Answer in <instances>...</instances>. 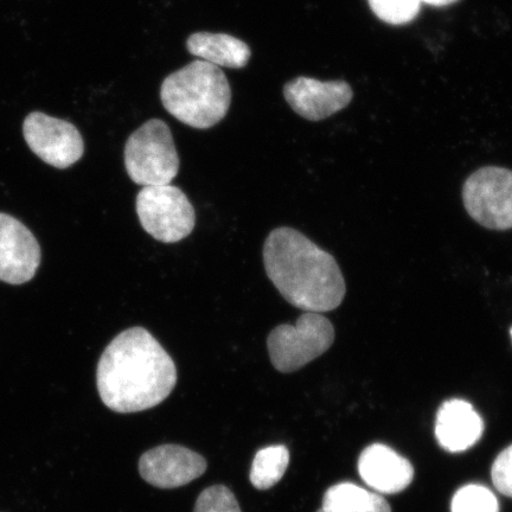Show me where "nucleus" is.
I'll list each match as a JSON object with an SVG mask.
<instances>
[{
	"mask_svg": "<svg viewBox=\"0 0 512 512\" xmlns=\"http://www.w3.org/2000/svg\"><path fill=\"white\" fill-rule=\"evenodd\" d=\"M176 384L175 362L144 328L127 329L115 337L96 370L100 398L115 413L156 407L169 398Z\"/></svg>",
	"mask_w": 512,
	"mask_h": 512,
	"instance_id": "1",
	"label": "nucleus"
},
{
	"mask_svg": "<svg viewBox=\"0 0 512 512\" xmlns=\"http://www.w3.org/2000/svg\"><path fill=\"white\" fill-rule=\"evenodd\" d=\"M264 264L281 296L304 312L334 311L347 294L334 256L296 229L280 227L268 235Z\"/></svg>",
	"mask_w": 512,
	"mask_h": 512,
	"instance_id": "2",
	"label": "nucleus"
},
{
	"mask_svg": "<svg viewBox=\"0 0 512 512\" xmlns=\"http://www.w3.org/2000/svg\"><path fill=\"white\" fill-rule=\"evenodd\" d=\"M160 100L181 123L207 130L226 117L232 88L220 67L196 60L163 81Z\"/></svg>",
	"mask_w": 512,
	"mask_h": 512,
	"instance_id": "3",
	"label": "nucleus"
},
{
	"mask_svg": "<svg viewBox=\"0 0 512 512\" xmlns=\"http://www.w3.org/2000/svg\"><path fill=\"white\" fill-rule=\"evenodd\" d=\"M128 176L142 187L168 185L179 171V157L170 127L159 119L146 121L125 145Z\"/></svg>",
	"mask_w": 512,
	"mask_h": 512,
	"instance_id": "4",
	"label": "nucleus"
},
{
	"mask_svg": "<svg viewBox=\"0 0 512 512\" xmlns=\"http://www.w3.org/2000/svg\"><path fill=\"white\" fill-rule=\"evenodd\" d=\"M335 342V328L320 313L305 312L296 325L283 324L267 338V349L273 367L291 374L325 354Z\"/></svg>",
	"mask_w": 512,
	"mask_h": 512,
	"instance_id": "5",
	"label": "nucleus"
},
{
	"mask_svg": "<svg viewBox=\"0 0 512 512\" xmlns=\"http://www.w3.org/2000/svg\"><path fill=\"white\" fill-rule=\"evenodd\" d=\"M136 206L140 224L157 241H182L195 228V209L187 195L174 185L143 187L137 196Z\"/></svg>",
	"mask_w": 512,
	"mask_h": 512,
	"instance_id": "6",
	"label": "nucleus"
},
{
	"mask_svg": "<svg viewBox=\"0 0 512 512\" xmlns=\"http://www.w3.org/2000/svg\"><path fill=\"white\" fill-rule=\"evenodd\" d=\"M464 207L480 226L512 229V171L499 166H485L466 179L463 187Z\"/></svg>",
	"mask_w": 512,
	"mask_h": 512,
	"instance_id": "7",
	"label": "nucleus"
},
{
	"mask_svg": "<svg viewBox=\"0 0 512 512\" xmlns=\"http://www.w3.org/2000/svg\"><path fill=\"white\" fill-rule=\"evenodd\" d=\"M23 134L31 151L57 169H67L79 162L85 152L78 128L42 112H32L25 118Z\"/></svg>",
	"mask_w": 512,
	"mask_h": 512,
	"instance_id": "8",
	"label": "nucleus"
},
{
	"mask_svg": "<svg viewBox=\"0 0 512 512\" xmlns=\"http://www.w3.org/2000/svg\"><path fill=\"white\" fill-rule=\"evenodd\" d=\"M207 460L200 453L181 445H162L143 454L140 476L159 489H177L194 482L207 471Z\"/></svg>",
	"mask_w": 512,
	"mask_h": 512,
	"instance_id": "9",
	"label": "nucleus"
},
{
	"mask_svg": "<svg viewBox=\"0 0 512 512\" xmlns=\"http://www.w3.org/2000/svg\"><path fill=\"white\" fill-rule=\"evenodd\" d=\"M41 265V248L21 221L0 213V280L10 285L28 283Z\"/></svg>",
	"mask_w": 512,
	"mask_h": 512,
	"instance_id": "10",
	"label": "nucleus"
},
{
	"mask_svg": "<svg viewBox=\"0 0 512 512\" xmlns=\"http://www.w3.org/2000/svg\"><path fill=\"white\" fill-rule=\"evenodd\" d=\"M284 96L300 117L320 121L344 110L354 93L349 83L344 81L323 82L300 76L286 83Z\"/></svg>",
	"mask_w": 512,
	"mask_h": 512,
	"instance_id": "11",
	"label": "nucleus"
},
{
	"mask_svg": "<svg viewBox=\"0 0 512 512\" xmlns=\"http://www.w3.org/2000/svg\"><path fill=\"white\" fill-rule=\"evenodd\" d=\"M358 472L371 489L386 495L406 490L414 478L412 464L382 444L368 446L362 452Z\"/></svg>",
	"mask_w": 512,
	"mask_h": 512,
	"instance_id": "12",
	"label": "nucleus"
},
{
	"mask_svg": "<svg viewBox=\"0 0 512 512\" xmlns=\"http://www.w3.org/2000/svg\"><path fill=\"white\" fill-rule=\"evenodd\" d=\"M484 432V422L469 402L459 399L446 401L440 406L435 435L444 450L459 453L478 443Z\"/></svg>",
	"mask_w": 512,
	"mask_h": 512,
	"instance_id": "13",
	"label": "nucleus"
},
{
	"mask_svg": "<svg viewBox=\"0 0 512 512\" xmlns=\"http://www.w3.org/2000/svg\"><path fill=\"white\" fill-rule=\"evenodd\" d=\"M187 48L198 60L232 69L246 67L252 56L251 48L239 38L211 32L192 34L188 38Z\"/></svg>",
	"mask_w": 512,
	"mask_h": 512,
	"instance_id": "14",
	"label": "nucleus"
},
{
	"mask_svg": "<svg viewBox=\"0 0 512 512\" xmlns=\"http://www.w3.org/2000/svg\"><path fill=\"white\" fill-rule=\"evenodd\" d=\"M323 512H392L381 495L367 491L356 484L339 483L325 492Z\"/></svg>",
	"mask_w": 512,
	"mask_h": 512,
	"instance_id": "15",
	"label": "nucleus"
},
{
	"mask_svg": "<svg viewBox=\"0 0 512 512\" xmlns=\"http://www.w3.org/2000/svg\"><path fill=\"white\" fill-rule=\"evenodd\" d=\"M290 452L284 445L268 446L255 454L249 479L255 489L265 491L273 488L284 477Z\"/></svg>",
	"mask_w": 512,
	"mask_h": 512,
	"instance_id": "16",
	"label": "nucleus"
},
{
	"mask_svg": "<svg viewBox=\"0 0 512 512\" xmlns=\"http://www.w3.org/2000/svg\"><path fill=\"white\" fill-rule=\"evenodd\" d=\"M452 512H499L497 498L483 485L470 484L458 490L452 499Z\"/></svg>",
	"mask_w": 512,
	"mask_h": 512,
	"instance_id": "17",
	"label": "nucleus"
},
{
	"mask_svg": "<svg viewBox=\"0 0 512 512\" xmlns=\"http://www.w3.org/2000/svg\"><path fill=\"white\" fill-rule=\"evenodd\" d=\"M374 14L383 22L401 25L413 21L419 14V0H369Z\"/></svg>",
	"mask_w": 512,
	"mask_h": 512,
	"instance_id": "18",
	"label": "nucleus"
},
{
	"mask_svg": "<svg viewBox=\"0 0 512 512\" xmlns=\"http://www.w3.org/2000/svg\"><path fill=\"white\" fill-rule=\"evenodd\" d=\"M194 512H242L232 490L224 485H213L198 496Z\"/></svg>",
	"mask_w": 512,
	"mask_h": 512,
	"instance_id": "19",
	"label": "nucleus"
},
{
	"mask_svg": "<svg viewBox=\"0 0 512 512\" xmlns=\"http://www.w3.org/2000/svg\"><path fill=\"white\" fill-rule=\"evenodd\" d=\"M491 477L497 491L512 498V445L499 453L492 465Z\"/></svg>",
	"mask_w": 512,
	"mask_h": 512,
	"instance_id": "20",
	"label": "nucleus"
},
{
	"mask_svg": "<svg viewBox=\"0 0 512 512\" xmlns=\"http://www.w3.org/2000/svg\"><path fill=\"white\" fill-rule=\"evenodd\" d=\"M420 3H426L433 6H447L457 3L458 0H419Z\"/></svg>",
	"mask_w": 512,
	"mask_h": 512,
	"instance_id": "21",
	"label": "nucleus"
},
{
	"mask_svg": "<svg viewBox=\"0 0 512 512\" xmlns=\"http://www.w3.org/2000/svg\"><path fill=\"white\" fill-rule=\"evenodd\" d=\"M317 512H323V511L319 509Z\"/></svg>",
	"mask_w": 512,
	"mask_h": 512,
	"instance_id": "22",
	"label": "nucleus"
},
{
	"mask_svg": "<svg viewBox=\"0 0 512 512\" xmlns=\"http://www.w3.org/2000/svg\"><path fill=\"white\" fill-rule=\"evenodd\" d=\"M511 337H512V329H511Z\"/></svg>",
	"mask_w": 512,
	"mask_h": 512,
	"instance_id": "23",
	"label": "nucleus"
}]
</instances>
